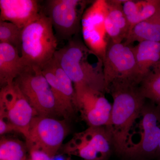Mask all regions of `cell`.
<instances>
[{
	"instance_id": "cell-1",
	"label": "cell",
	"mask_w": 160,
	"mask_h": 160,
	"mask_svg": "<svg viewBox=\"0 0 160 160\" xmlns=\"http://www.w3.org/2000/svg\"><path fill=\"white\" fill-rule=\"evenodd\" d=\"M139 84L131 82L115 83L106 92L113 99L110 122L114 152L122 158L129 146L130 132L139 117L146 100L140 91Z\"/></svg>"
},
{
	"instance_id": "cell-2",
	"label": "cell",
	"mask_w": 160,
	"mask_h": 160,
	"mask_svg": "<svg viewBox=\"0 0 160 160\" xmlns=\"http://www.w3.org/2000/svg\"><path fill=\"white\" fill-rule=\"evenodd\" d=\"M54 57L73 83L75 90L88 87L106 93L102 60L75 37Z\"/></svg>"
},
{
	"instance_id": "cell-3",
	"label": "cell",
	"mask_w": 160,
	"mask_h": 160,
	"mask_svg": "<svg viewBox=\"0 0 160 160\" xmlns=\"http://www.w3.org/2000/svg\"><path fill=\"white\" fill-rule=\"evenodd\" d=\"M58 45L51 21L43 10L23 29L21 56L26 66L41 68L54 57Z\"/></svg>"
},
{
	"instance_id": "cell-4",
	"label": "cell",
	"mask_w": 160,
	"mask_h": 160,
	"mask_svg": "<svg viewBox=\"0 0 160 160\" xmlns=\"http://www.w3.org/2000/svg\"><path fill=\"white\" fill-rule=\"evenodd\" d=\"M114 151L113 140L108 126L88 127L75 133L63 145L62 155L78 157L83 160H109Z\"/></svg>"
},
{
	"instance_id": "cell-5",
	"label": "cell",
	"mask_w": 160,
	"mask_h": 160,
	"mask_svg": "<svg viewBox=\"0 0 160 160\" xmlns=\"http://www.w3.org/2000/svg\"><path fill=\"white\" fill-rule=\"evenodd\" d=\"M140 117L139 140L128 147L122 158L126 160H156L160 144V106L146 101Z\"/></svg>"
},
{
	"instance_id": "cell-6",
	"label": "cell",
	"mask_w": 160,
	"mask_h": 160,
	"mask_svg": "<svg viewBox=\"0 0 160 160\" xmlns=\"http://www.w3.org/2000/svg\"><path fill=\"white\" fill-rule=\"evenodd\" d=\"M14 82L38 115H58L54 96L40 67L26 66Z\"/></svg>"
},
{
	"instance_id": "cell-7",
	"label": "cell",
	"mask_w": 160,
	"mask_h": 160,
	"mask_svg": "<svg viewBox=\"0 0 160 160\" xmlns=\"http://www.w3.org/2000/svg\"><path fill=\"white\" fill-rule=\"evenodd\" d=\"M103 72L106 92L113 83L140 84L142 79L138 69L133 47L124 43L110 42L103 60Z\"/></svg>"
},
{
	"instance_id": "cell-8",
	"label": "cell",
	"mask_w": 160,
	"mask_h": 160,
	"mask_svg": "<svg viewBox=\"0 0 160 160\" xmlns=\"http://www.w3.org/2000/svg\"><path fill=\"white\" fill-rule=\"evenodd\" d=\"M89 1L49 0L43 12L51 21L57 38L69 41L82 30L83 13Z\"/></svg>"
},
{
	"instance_id": "cell-9",
	"label": "cell",
	"mask_w": 160,
	"mask_h": 160,
	"mask_svg": "<svg viewBox=\"0 0 160 160\" xmlns=\"http://www.w3.org/2000/svg\"><path fill=\"white\" fill-rule=\"evenodd\" d=\"M69 132V127L64 120L38 115L30 124L26 138V146L28 149L41 150L54 158Z\"/></svg>"
},
{
	"instance_id": "cell-10",
	"label": "cell",
	"mask_w": 160,
	"mask_h": 160,
	"mask_svg": "<svg viewBox=\"0 0 160 160\" xmlns=\"http://www.w3.org/2000/svg\"><path fill=\"white\" fill-rule=\"evenodd\" d=\"M38 115L14 82L1 88L0 121L11 126L14 131L22 133L26 138L32 121Z\"/></svg>"
},
{
	"instance_id": "cell-11",
	"label": "cell",
	"mask_w": 160,
	"mask_h": 160,
	"mask_svg": "<svg viewBox=\"0 0 160 160\" xmlns=\"http://www.w3.org/2000/svg\"><path fill=\"white\" fill-rule=\"evenodd\" d=\"M108 9L107 0L95 1L86 8L82 19L84 43L103 62L109 45L105 26Z\"/></svg>"
},
{
	"instance_id": "cell-12",
	"label": "cell",
	"mask_w": 160,
	"mask_h": 160,
	"mask_svg": "<svg viewBox=\"0 0 160 160\" xmlns=\"http://www.w3.org/2000/svg\"><path fill=\"white\" fill-rule=\"evenodd\" d=\"M74 106L89 127L109 126L112 105L104 92L88 87L75 90Z\"/></svg>"
},
{
	"instance_id": "cell-13",
	"label": "cell",
	"mask_w": 160,
	"mask_h": 160,
	"mask_svg": "<svg viewBox=\"0 0 160 160\" xmlns=\"http://www.w3.org/2000/svg\"><path fill=\"white\" fill-rule=\"evenodd\" d=\"M40 68L54 96L58 116L66 118L75 109L73 83L54 57Z\"/></svg>"
},
{
	"instance_id": "cell-14",
	"label": "cell",
	"mask_w": 160,
	"mask_h": 160,
	"mask_svg": "<svg viewBox=\"0 0 160 160\" xmlns=\"http://www.w3.org/2000/svg\"><path fill=\"white\" fill-rule=\"evenodd\" d=\"M43 8L36 0H0V21L23 29L39 17Z\"/></svg>"
},
{
	"instance_id": "cell-15",
	"label": "cell",
	"mask_w": 160,
	"mask_h": 160,
	"mask_svg": "<svg viewBox=\"0 0 160 160\" xmlns=\"http://www.w3.org/2000/svg\"><path fill=\"white\" fill-rule=\"evenodd\" d=\"M27 66L21 53L13 46L0 43V85L12 84Z\"/></svg>"
},
{
	"instance_id": "cell-16",
	"label": "cell",
	"mask_w": 160,
	"mask_h": 160,
	"mask_svg": "<svg viewBox=\"0 0 160 160\" xmlns=\"http://www.w3.org/2000/svg\"><path fill=\"white\" fill-rule=\"evenodd\" d=\"M108 9L105 21L107 36L110 42L121 43L129 33V26L124 14L121 1L108 0Z\"/></svg>"
},
{
	"instance_id": "cell-17",
	"label": "cell",
	"mask_w": 160,
	"mask_h": 160,
	"mask_svg": "<svg viewBox=\"0 0 160 160\" xmlns=\"http://www.w3.org/2000/svg\"><path fill=\"white\" fill-rule=\"evenodd\" d=\"M133 49L138 69L143 78L160 62V42L143 41Z\"/></svg>"
},
{
	"instance_id": "cell-18",
	"label": "cell",
	"mask_w": 160,
	"mask_h": 160,
	"mask_svg": "<svg viewBox=\"0 0 160 160\" xmlns=\"http://www.w3.org/2000/svg\"><path fill=\"white\" fill-rule=\"evenodd\" d=\"M143 41L160 42V10L136 25L123 43L131 46L135 42L139 43Z\"/></svg>"
},
{
	"instance_id": "cell-19",
	"label": "cell",
	"mask_w": 160,
	"mask_h": 160,
	"mask_svg": "<svg viewBox=\"0 0 160 160\" xmlns=\"http://www.w3.org/2000/svg\"><path fill=\"white\" fill-rule=\"evenodd\" d=\"M26 143L15 139L2 137L0 140V160H27Z\"/></svg>"
},
{
	"instance_id": "cell-20",
	"label": "cell",
	"mask_w": 160,
	"mask_h": 160,
	"mask_svg": "<svg viewBox=\"0 0 160 160\" xmlns=\"http://www.w3.org/2000/svg\"><path fill=\"white\" fill-rule=\"evenodd\" d=\"M139 87L146 100L160 106V71L157 68L154 67L143 77Z\"/></svg>"
},
{
	"instance_id": "cell-21",
	"label": "cell",
	"mask_w": 160,
	"mask_h": 160,
	"mask_svg": "<svg viewBox=\"0 0 160 160\" xmlns=\"http://www.w3.org/2000/svg\"><path fill=\"white\" fill-rule=\"evenodd\" d=\"M22 30L13 23L0 21V43L9 44L21 53Z\"/></svg>"
},
{
	"instance_id": "cell-22",
	"label": "cell",
	"mask_w": 160,
	"mask_h": 160,
	"mask_svg": "<svg viewBox=\"0 0 160 160\" xmlns=\"http://www.w3.org/2000/svg\"><path fill=\"white\" fill-rule=\"evenodd\" d=\"M160 10V0H142V6L137 12L127 18L129 33L136 25L151 17Z\"/></svg>"
},
{
	"instance_id": "cell-23",
	"label": "cell",
	"mask_w": 160,
	"mask_h": 160,
	"mask_svg": "<svg viewBox=\"0 0 160 160\" xmlns=\"http://www.w3.org/2000/svg\"><path fill=\"white\" fill-rule=\"evenodd\" d=\"M46 152L35 149H28V155L27 160H53Z\"/></svg>"
},
{
	"instance_id": "cell-24",
	"label": "cell",
	"mask_w": 160,
	"mask_h": 160,
	"mask_svg": "<svg viewBox=\"0 0 160 160\" xmlns=\"http://www.w3.org/2000/svg\"><path fill=\"white\" fill-rule=\"evenodd\" d=\"M157 159L160 160V144L158 149L157 154L156 160Z\"/></svg>"
},
{
	"instance_id": "cell-25",
	"label": "cell",
	"mask_w": 160,
	"mask_h": 160,
	"mask_svg": "<svg viewBox=\"0 0 160 160\" xmlns=\"http://www.w3.org/2000/svg\"><path fill=\"white\" fill-rule=\"evenodd\" d=\"M72 160V159H69V160Z\"/></svg>"
},
{
	"instance_id": "cell-26",
	"label": "cell",
	"mask_w": 160,
	"mask_h": 160,
	"mask_svg": "<svg viewBox=\"0 0 160 160\" xmlns=\"http://www.w3.org/2000/svg\"><path fill=\"white\" fill-rule=\"evenodd\" d=\"M160 160L157 159V160Z\"/></svg>"
}]
</instances>
